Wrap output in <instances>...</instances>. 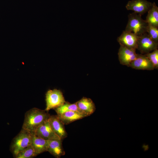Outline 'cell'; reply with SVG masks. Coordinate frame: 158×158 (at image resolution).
<instances>
[{
	"mask_svg": "<svg viewBox=\"0 0 158 158\" xmlns=\"http://www.w3.org/2000/svg\"><path fill=\"white\" fill-rule=\"evenodd\" d=\"M145 20L148 24L158 27V7L155 3H152L151 8L148 11Z\"/></svg>",
	"mask_w": 158,
	"mask_h": 158,
	"instance_id": "16",
	"label": "cell"
},
{
	"mask_svg": "<svg viewBox=\"0 0 158 158\" xmlns=\"http://www.w3.org/2000/svg\"><path fill=\"white\" fill-rule=\"evenodd\" d=\"M152 4L146 0H132L128 2L126 7L127 10L142 15L148 12Z\"/></svg>",
	"mask_w": 158,
	"mask_h": 158,
	"instance_id": "6",
	"label": "cell"
},
{
	"mask_svg": "<svg viewBox=\"0 0 158 158\" xmlns=\"http://www.w3.org/2000/svg\"><path fill=\"white\" fill-rule=\"evenodd\" d=\"M49 142V140L37 136L33 133L31 145L34 149L37 155L47 151Z\"/></svg>",
	"mask_w": 158,
	"mask_h": 158,
	"instance_id": "14",
	"label": "cell"
},
{
	"mask_svg": "<svg viewBox=\"0 0 158 158\" xmlns=\"http://www.w3.org/2000/svg\"><path fill=\"white\" fill-rule=\"evenodd\" d=\"M76 103L78 109L87 116L90 115L95 110V104L90 98L83 97Z\"/></svg>",
	"mask_w": 158,
	"mask_h": 158,
	"instance_id": "12",
	"label": "cell"
},
{
	"mask_svg": "<svg viewBox=\"0 0 158 158\" xmlns=\"http://www.w3.org/2000/svg\"><path fill=\"white\" fill-rule=\"evenodd\" d=\"M46 108L45 109L48 111L54 109L66 102L62 92L60 90L54 89L48 90L46 94Z\"/></svg>",
	"mask_w": 158,
	"mask_h": 158,
	"instance_id": "4",
	"label": "cell"
},
{
	"mask_svg": "<svg viewBox=\"0 0 158 158\" xmlns=\"http://www.w3.org/2000/svg\"><path fill=\"white\" fill-rule=\"evenodd\" d=\"M33 133L22 128L13 139L10 150L14 157L19 152L31 145Z\"/></svg>",
	"mask_w": 158,
	"mask_h": 158,
	"instance_id": "2",
	"label": "cell"
},
{
	"mask_svg": "<svg viewBox=\"0 0 158 158\" xmlns=\"http://www.w3.org/2000/svg\"><path fill=\"white\" fill-rule=\"evenodd\" d=\"M153 65L154 69H158V49H157L145 54Z\"/></svg>",
	"mask_w": 158,
	"mask_h": 158,
	"instance_id": "19",
	"label": "cell"
},
{
	"mask_svg": "<svg viewBox=\"0 0 158 158\" xmlns=\"http://www.w3.org/2000/svg\"><path fill=\"white\" fill-rule=\"evenodd\" d=\"M62 140L59 139L49 140L47 151L56 158H60L65 154Z\"/></svg>",
	"mask_w": 158,
	"mask_h": 158,
	"instance_id": "13",
	"label": "cell"
},
{
	"mask_svg": "<svg viewBox=\"0 0 158 158\" xmlns=\"http://www.w3.org/2000/svg\"><path fill=\"white\" fill-rule=\"evenodd\" d=\"M54 109L57 114H61L69 111H77L85 114L78 109L76 102L71 104L68 102H66L63 104Z\"/></svg>",
	"mask_w": 158,
	"mask_h": 158,
	"instance_id": "17",
	"label": "cell"
},
{
	"mask_svg": "<svg viewBox=\"0 0 158 158\" xmlns=\"http://www.w3.org/2000/svg\"><path fill=\"white\" fill-rule=\"evenodd\" d=\"M129 67L139 70H152L154 69L145 54H137L136 58L130 64Z\"/></svg>",
	"mask_w": 158,
	"mask_h": 158,
	"instance_id": "10",
	"label": "cell"
},
{
	"mask_svg": "<svg viewBox=\"0 0 158 158\" xmlns=\"http://www.w3.org/2000/svg\"><path fill=\"white\" fill-rule=\"evenodd\" d=\"M57 116L64 125H67L75 121L82 119L87 116L80 112L73 111L66 112L57 114Z\"/></svg>",
	"mask_w": 158,
	"mask_h": 158,
	"instance_id": "15",
	"label": "cell"
},
{
	"mask_svg": "<svg viewBox=\"0 0 158 158\" xmlns=\"http://www.w3.org/2000/svg\"><path fill=\"white\" fill-rule=\"evenodd\" d=\"M136 50L135 49L120 45L118 55L120 64L129 67L130 64L137 57V54L136 53Z\"/></svg>",
	"mask_w": 158,
	"mask_h": 158,
	"instance_id": "7",
	"label": "cell"
},
{
	"mask_svg": "<svg viewBox=\"0 0 158 158\" xmlns=\"http://www.w3.org/2000/svg\"><path fill=\"white\" fill-rule=\"evenodd\" d=\"M147 33L154 41L158 43V27L148 25L147 28Z\"/></svg>",
	"mask_w": 158,
	"mask_h": 158,
	"instance_id": "20",
	"label": "cell"
},
{
	"mask_svg": "<svg viewBox=\"0 0 158 158\" xmlns=\"http://www.w3.org/2000/svg\"><path fill=\"white\" fill-rule=\"evenodd\" d=\"M139 37L134 33L125 30L118 37L117 40L120 45L136 49Z\"/></svg>",
	"mask_w": 158,
	"mask_h": 158,
	"instance_id": "8",
	"label": "cell"
},
{
	"mask_svg": "<svg viewBox=\"0 0 158 158\" xmlns=\"http://www.w3.org/2000/svg\"><path fill=\"white\" fill-rule=\"evenodd\" d=\"M37 156L31 145L18 152L14 157L16 158H31Z\"/></svg>",
	"mask_w": 158,
	"mask_h": 158,
	"instance_id": "18",
	"label": "cell"
},
{
	"mask_svg": "<svg viewBox=\"0 0 158 158\" xmlns=\"http://www.w3.org/2000/svg\"><path fill=\"white\" fill-rule=\"evenodd\" d=\"M148 24L145 20L142 18V15L135 12L128 15V21L125 30L138 35L147 33Z\"/></svg>",
	"mask_w": 158,
	"mask_h": 158,
	"instance_id": "3",
	"label": "cell"
},
{
	"mask_svg": "<svg viewBox=\"0 0 158 158\" xmlns=\"http://www.w3.org/2000/svg\"><path fill=\"white\" fill-rule=\"evenodd\" d=\"M48 112L36 108L29 110L25 114L22 128L33 132L48 120L50 115Z\"/></svg>",
	"mask_w": 158,
	"mask_h": 158,
	"instance_id": "1",
	"label": "cell"
},
{
	"mask_svg": "<svg viewBox=\"0 0 158 158\" xmlns=\"http://www.w3.org/2000/svg\"><path fill=\"white\" fill-rule=\"evenodd\" d=\"M158 43L154 41L147 33L139 36L137 49L141 54H146L158 49Z\"/></svg>",
	"mask_w": 158,
	"mask_h": 158,
	"instance_id": "5",
	"label": "cell"
},
{
	"mask_svg": "<svg viewBox=\"0 0 158 158\" xmlns=\"http://www.w3.org/2000/svg\"><path fill=\"white\" fill-rule=\"evenodd\" d=\"M50 126L55 133L61 140L67 136L64 124L57 115H50L49 120Z\"/></svg>",
	"mask_w": 158,
	"mask_h": 158,
	"instance_id": "11",
	"label": "cell"
},
{
	"mask_svg": "<svg viewBox=\"0 0 158 158\" xmlns=\"http://www.w3.org/2000/svg\"><path fill=\"white\" fill-rule=\"evenodd\" d=\"M33 133L36 136L46 140L61 139L52 129L48 120L38 127Z\"/></svg>",
	"mask_w": 158,
	"mask_h": 158,
	"instance_id": "9",
	"label": "cell"
}]
</instances>
